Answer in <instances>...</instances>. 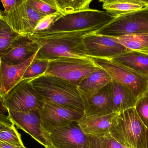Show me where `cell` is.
I'll list each match as a JSON object with an SVG mask.
<instances>
[{
    "instance_id": "cell-1",
    "label": "cell",
    "mask_w": 148,
    "mask_h": 148,
    "mask_svg": "<svg viewBox=\"0 0 148 148\" xmlns=\"http://www.w3.org/2000/svg\"><path fill=\"white\" fill-rule=\"evenodd\" d=\"M99 29L51 34H34L28 36L36 41L39 49L36 57L51 61L61 57L89 58L83 40Z\"/></svg>"
},
{
    "instance_id": "cell-2",
    "label": "cell",
    "mask_w": 148,
    "mask_h": 148,
    "mask_svg": "<svg viewBox=\"0 0 148 148\" xmlns=\"http://www.w3.org/2000/svg\"><path fill=\"white\" fill-rule=\"evenodd\" d=\"M29 81L43 99L84 111L83 101L76 84L58 77L44 74Z\"/></svg>"
},
{
    "instance_id": "cell-3",
    "label": "cell",
    "mask_w": 148,
    "mask_h": 148,
    "mask_svg": "<svg viewBox=\"0 0 148 148\" xmlns=\"http://www.w3.org/2000/svg\"><path fill=\"white\" fill-rule=\"evenodd\" d=\"M114 18L115 16L105 10L90 8L64 13L48 29L34 34H44L80 31L90 29H100Z\"/></svg>"
},
{
    "instance_id": "cell-4",
    "label": "cell",
    "mask_w": 148,
    "mask_h": 148,
    "mask_svg": "<svg viewBox=\"0 0 148 148\" xmlns=\"http://www.w3.org/2000/svg\"><path fill=\"white\" fill-rule=\"evenodd\" d=\"M147 129L134 107L118 113L109 134L127 147L147 148Z\"/></svg>"
},
{
    "instance_id": "cell-5",
    "label": "cell",
    "mask_w": 148,
    "mask_h": 148,
    "mask_svg": "<svg viewBox=\"0 0 148 148\" xmlns=\"http://www.w3.org/2000/svg\"><path fill=\"white\" fill-rule=\"evenodd\" d=\"M97 66L105 70L112 81L123 85L138 99L148 89V77L138 73L112 59L89 57Z\"/></svg>"
},
{
    "instance_id": "cell-6",
    "label": "cell",
    "mask_w": 148,
    "mask_h": 148,
    "mask_svg": "<svg viewBox=\"0 0 148 148\" xmlns=\"http://www.w3.org/2000/svg\"><path fill=\"white\" fill-rule=\"evenodd\" d=\"M96 34L109 37L148 34V7L116 16Z\"/></svg>"
},
{
    "instance_id": "cell-7",
    "label": "cell",
    "mask_w": 148,
    "mask_h": 148,
    "mask_svg": "<svg viewBox=\"0 0 148 148\" xmlns=\"http://www.w3.org/2000/svg\"><path fill=\"white\" fill-rule=\"evenodd\" d=\"M99 68L90 58L61 57L49 61L44 75L61 77L77 86L86 76Z\"/></svg>"
},
{
    "instance_id": "cell-8",
    "label": "cell",
    "mask_w": 148,
    "mask_h": 148,
    "mask_svg": "<svg viewBox=\"0 0 148 148\" xmlns=\"http://www.w3.org/2000/svg\"><path fill=\"white\" fill-rule=\"evenodd\" d=\"M3 99L8 110H40L44 104V99L34 88L29 79L21 80Z\"/></svg>"
},
{
    "instance_id": "cell-9",
    "label": "cell",
    "mask_w": 148,
    "mask_h": 148,
    "mask_svg": "<svg viewBox=\"0 0 148 148\" xmlns=\"http://www.w3.org/2000/svg\"><path fill=\"white\" fill-rule=\"evenodd\" d=\"M39 111L42 126L49 134L57 128L72 122L78 121L84 115V111L45 99L43 106Z\"/></svg>"
},
{
    "instance_id": "cell-10",
    "label": "cell",
    "mask_w": 148,
    "mask_h": 148,
    "mask_svg": "<svg viewBox=\"0 0 148 148\" xmlns=\"http://www.w3.org/2000/svg\"><path fill=\"white\" fill-rule=\"evenodd\" d=\"M13 124L26 132L44 147L52 146L50 134L43 128L39 110L26 112L8 110Z\"/></svg>"
},
{
    "instance_id": "cell-11",
    "label": "cell",
    "mask_w": 148,
    "mask_h": 148,
    "mask_svg": "<svg viewBox=\"0 0 148 148\" xmlns=\"http://www.w3.org/2000/svg\"><path fill=\"white\" fill-rule=\"evenodd\" d=\"M3 16L15 32L27 36L34 34L38 23L46 16L36 11L26 0L15 9L4 14Z\"/></svg>"
},
{
    "instance_id": "cell-12",
    "label": "cell",
    "mask_w": 148,
    "mask_h": 148,
    "mask_svg": "<svg viewBox=\"0 0 148 148\" xmlns=\"http://www.w3.org/2000/svg\"><path fill=\"white\" fill-rule=\"evenodd\" d=\"M83 42L89 57L111 59L130 51L111 37L96 33L85 36Z\"/></svg>"
},
{
    "instance_id": "cell-13",
    "label": "cell",
    "mask_w": 148,
    "mask_h": 148,
    "mask_svg": "<svg viewBox=\"0 0 148 148\" xmlns=\"http://www.w3.org/2000/svg\"><path fill=\"white\" fill-rule=\"evenodd\" d=\"M50 134L52 145L56 148H89L88 136L77 121L72 122L54 130Z\"/></svg>"
},
{
    "instance_id": "cell-14",
    "label": "cell",
    "mask_w": 148,
    "mask_h": 148,
    "mask_svg": "<svg viewBox=\"0 0 148 148\" xmlns=\"http://www.w3.org/2000/svg\"><path fill=\"white\" fill-rule=\"evenodd\" d=\"M39 49L37 42L28 36L20 35L1 57L2 63L10 66L20 65L35 54Z\"/></svg>"
},
{
    "instance_id": "cell-15",
    "label": "cell",
    "mask_w": 148,
    "mask_h": 148,
    "mask_svg": "<svg viewBox=\"0 0 148 148\" xmlns=\"http://www.w3.org/2000/svg\"><path fill=\"white\" fill-rule=\"evenodd\" d=\"M85 116H101L114 113L112 81L88 99L83 100Z\"/></svg>"
},
{
    "instance_id": "cell-16",
    "label": "cell",
    "mask_w": 148,
    "mask_h": 148,
    "mask_svg": "<svg viewBox=\"0 0 148 148\" xmlns=\"http://www.w3.org/2000/svg\"><path fill=\"white\" fill-rule=\"evenodd\" d=\"M118 113L101 116H84L77 123L87 135L102 136L109 133Z\"/></svg>"
},
{
    "instance_id": "cell-17",
    "label": "cell",
    "mask_w": 148,
    "mask_h": 148,
    "mask_svg": "<svg viewBox=\"0 0 148 148\" xmlns=\"http://www.w3.org/2000/svg\"><path fill=\"white\" fill-rule=\"evenodd\" d=\"M112 81L109 74L100 68L84 77L77 85V88L83 100L93 96Z\"/></svg>"
},
{
    "instance_id": "cell-18",
    "label": "cell",
    "mask_w": 148,
    "mask_h": 148,
    "mask_svg": "<svg viewBox=\"0 0 148 148\" xmlns=\"http://www.w3.org/2000/svg\"><path fill=\"white\" fill-rule=\"evenodd\" d=\"M36 53L27 61L20 65L10 66L1 63L3 99L15 86L21 81L26 69L34 59Z\"/></svg>"
},
{
    "instance_id": "cell-19",
    "label": "cell",
    "mask_w": 148,
    "mask_h": 148,
    "mask_svg": "<svg viewBox=\"0 0 148 148\" xmlns=\"http://www.w3.org/2000/svg\"><path fill=\"white\" fill-rule=\"evenodd\" d=\"M130 69L148 77V53L130 51L111 58Z\"/></svg>"
},
{
    "instance_id": "cell-20",
    "label": "cell",
    "mask_w": 148,
    "mask_h": 148,
    "mask_svg": "<svg viewBox=\"0 0 148 148\" xmlns=\"http://www.w3.org/2000/svg\"><path fill=\"white\" fill-rule=\"evenodd\" d=\"M114 112L120 113L134 108L137 99L123 85L112 81Z\"/></svg>"
},
{
    "instance_id": "cell-21",
    "label": "cell",
    "mask_w": 148,
    "mask_h": 148,
    "mask_svg": "<svg viewBox=\"0 0 148 148\" xmlns=\"http://www.w3.org/2000/svg\"><path fill=\"white\" fill-rule=\"evenodd\" d=\"M103 8L113 16H118L142 9L145 5L132 0H109L103 3Z\"/></svg>"
},
{
    "instance_id": "cell-22",
    "label": "cell",
    "mask_w": 148,
    "mask_h": 148,
    "mask_svg": "<svg viewBox=\"0 0 148 148\" xmlns=\"http://www.w3.org/2000/svg\"><path fill=\"white\" fill-rule=\"evenodd\" d=\"M110 37L130 50L148 53V34Z\"/></svg>"
},
{
    "instance_id": "cell-23",
    "label": "cell",
    "mask_w": 148,
    "mask_h": 148,
    "mask_svg": "<svg viewBox=\"0 0 148 148\" xmlns=\"http://www.w3.org/2000/svg\"><path fill=\"white\" fill-rule=\"evenodd\" d=\"M20 34L15 32L5 20L4 16L0 18V57L4 54L14 40Z\"/></svg>"
},
{
    "instance_id": "cell-24",
    "label": "cell",
    "mask_w": 148,
    "mask_h": 148,
    "mask_svg": "<svg viewBox=\"0 0 148 148\" xmlns=\"http://www.w3.org/2000/svg\"><path fill=\"white\" fill-rule=\"evenodd\" d=\"M88 136L89 148H129L117 141L109 133L102 136Z\"/></svg>"
},
{
    "instance_id": "cell-25",
    "label": "cell",
    "mask_w": 148,
    "mask_h": 148,
    "mask_svg": "<svg viewBox=\"0 0 148 148\" xmlns=\"http://www.w3.org/2000/svg\"><path fill=\"white\" fill-rule=\"evenodd\" d=\"M36 11L44 16L63 13L58 7L56 0H26Z\"/></svg>"
},
{
    "instance_id": "cell-26",
    "label": "cell",
    "mask_w": 148,
    "mask_h": 148,
    "mask_svg": "<svg viewBox=\"0 0 148 148\" xmlns=\"http://www.w3.org/2000/svg\"><path fill=\"white\" fill-rule=\"evenodd\" d=\"M49 62L47 60L37 59L35 56L26 69L22 80L32 79L43 75L47 69Z\"/></svg>"
},
{
    "instance_id": "cell-27",
    "label": "cell",
    "mask_w": 148,
    "mask_h": 148,
    "mask_svg": "<svg viewBox=\"0 0 148 148\" xmlns=\"http://www.w3.org/2000/svg\"><path fill=\"white\" fill-rule=\"evenodd\" d=\"M93 0H56L57 5L63 13H70L90 8Z\"/></svg>"
},
{
    "instance_id": "cell-28",
    "label": "cell",
    "mask_w": 148,
    "mask_h": 148,
    "mask_svg": "<svg viewBox=\"0 0 148 148\" xmlns=\"http://www.w3.org/2000/svg\"><path fill=\"white\" fill-rule=\"evenodd\" d=\"M0 141L14 146H24L21 135L15 125L10 128L0 131Z\"/></svg>"
},
{
    "instance_id": "cell-29",
    "label": "cell",
    "mask_w": 148,
    "mask_h": 148,
    "mask_svg": "<svg viewBox=\"0 0 148 148\" xmlns=\"http://www.w3.org/2000/svg\"><path fill=\"white\" fill-rule=\"evenodd\" d=\"M134 108L140 119L148 128V89L137 99Z\"/></svg>"
},
{
    "instance_id": "cell-30",
    "label": "cell",
    "mask_w": 148,
    "mask_h": 148,
    "mask_svg": "<svg viewBox=\"0 0 148 148\" xmlns=\"http://www.w3.org/2000/svg\"><path fill=\"white\" fill-rule=\"evenodd\" d=\"M63 14L64 13L54 14L43 17L38 23L34 34L43 32L48 29L56 20Z\"/></svg>"
},
{
    "instance_id": "cell-31",
    "label": "cell",
    "mask_w": 148,
    "mask_h": 148,
    "mask_svg": "<svg viewBox=\"0 0 148 148\" xmlns=\"http://www.w3.org/2000/svg\"><path fill=\"white\" fill-rule=\"evenodd\" d=\"M24 0H1L4 10V14L11 12L19 7Z\"/></svg>"
},
{
    "instance_id": "cell-32",
    "label": "cell",
    "mask_w": 148,
    "mask_h": 148,
    "mask_svg": "<svg viewBox=\"0 0 148 148\" xmlns=\"http://www.w3.org/2000/svg\"><path fill=\"white\" fill-rule=\"evenodd\" d=\"M14 125L8 115L0 114V131L10 128Z\"/></svg>"
},
{
    "instance_id": "cell-33",
    "label": "cell",
    "mask_w": 148,
    "mask_h": 148,
    "mask_svg": "<svg viewBox=\"0 0 148 148\" xmlns=\"http://www.w3.org/2000/svg\"><path fill=\"white\" fill-rule=\"evenodd\" d=\"M0 148H27L25 146H17L5 143L0 141Z\"/></svg>"
},
{
    "instance_id": "cell-34",
    "label": "cell",
    "mask_w": 148,
    "mask_h": 148,
    "mask_svg": "<svg viewBox=\"0 0 148 148\" xmlns=\"http://www.w3.org/2000/svg\"><path fill=\"white\" fill-rule=\"evenodd\" d=\"M8 113V110L4 104L3 99L0 98V114H6Z\"/></svg>"
},
{
    "instance_id": "cell-35",
    "label": "cell",
    "mask_w": 148,
    "mask_h": 148,
    "mask_svg": "<svg viewBox=\"0 0 148 148\" xmlns=\"http://www.w3.org/2000/svg\"><path fill=\"white\" fill-rule=\"evenodd\" d=\"M1 61L0 57V98L3 99L2 96V78L1 74Z\"/></svg>"
},
{
    "instance_id": "cell-36",
    "label": "cell",
    "mask_w": 148,
    "mask_h": 148,
    "mask_svg": "<svg viewBox=\"0 0 148 148\" xmlns=\"http://www.w3.org/2000/svg\"><path fill=\"white\" fill-rule=\"evenodd\" d=\"M132 1L137 2L141 4L145 5L146 7H148V0H132Z\"/></svg>"
},
{
    "instance_id": "cell-37",
    "label": "cell",
    "mask_w": 148,
    "mask_h": 148,
    "mask_svg": "<svg viewBox=\"0 0 148 148\" xmlns=\"http://www.w3.org/2000/svg\"><path fill=\"white\" fill-rule=\"evenodd\" d=\"M146 147L148 148V128L147 129L146 131Z\"/></svg>"
},
{
    "instance_id": "cell-38",
    "label": "cell",
    "mask_w": 148,
    "mask_h": 148,
    "mask_svg": "<svg viewBox=\"0 0 148 148\" xmlns=\"http://www.w3.org/2000/svg\"><path fill=\"white\" fill-rule=\"evenodd\" d=\"M45 147V148H56L53 147V145H52V146H47V147Z\"/></svg>"
},
{
    "instance_id": "cell-39",
    "label": "cell",
    "mask_w": 148,
    "mask_h": 148,
    "mask_svg": "<svg viewBox=\"0 0 148 148\" xmlns=\"http://www.w3.org/2000/svg\"><path fill=\"white\" fill-rule=\"evenodd\" d=\"M108 1H109V0H99V1L100 2L104 3Z\"/></svg>"
},
{
    "instance_id": "cell-40",
    "label": "cell",
    "mask_w": 148,
    "mask_h": 148,
    "mask_svg": "<svg viewBox=\"0 0 148 148\" xmlns=\"http://www.w3.org/2000/svg\"><path fill=\"white\" fill-rule=\"evenodd\" d=\"M3 14L2 12H1V10H0V18L2 16H3Z\"/></svg>"
}]
</instances>
